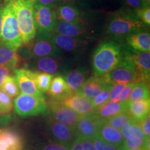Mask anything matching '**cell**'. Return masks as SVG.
I'll return each instance as SVG.
<instances>
[{
	"label": "cell",
	"instance_id": "6da1fadb",
	"mask_svg": "<svg viewBox=\"0 0 150 150\" xmlns=\"http://www.w3.org/2000/svg\"><path fill=\"white\" fill-rule=\"evenodd\" d=\"M125 54V50L113 41L99 45L91 57V65L95 76H102L110 72L120 63Z\"/></svg>",
	"mask_w": 150,
	"mask_h": 150
},
{
	"label": "cell",
	"instance_id": "7a4b0ae2",
	"mask_svg": "<svg viewBox=\"0 0 150 150\" xmlns=\"http://www.w3.org/2000/svg\"><path fill=\"white\" fill-rule=\"evenodd\" d=\"M147 26L138 19L135 11L129 8L121 9L108 16L106 31L114 37L126 36L129 33L145 29Z\"/></svg>",
	"mask_w": 150,
	"mask_h": 150
},
{
	"label": "cell",
	"instance_id": "3957f363",
	"mask_svg": "<svg viewBox=\"0 0 150 150\" xmlns=\"http://www.w3.org/2000/svg\"><path fill=\"white\" fill-rule=\"evenodd\" d=\"M13 6L22 43L28 44L36 35L34 8L31 0H8Z\"/></svg>",
	"mask_w": 150,
	"mask_h": 150
},
{
	"label": "cell",
	"instance_id": "277c9868",
	"mask_svg": "<svg viewBox=\"0 0 150 150\" xmlns=\"http://www.w3.org/2000/svg\"><path fill=\"white\" fill-rule=\"evenodd\" d=\"M0 41L11 47L18 50L22 46L21 35L13 6L8 0L3 2V18Z\"/></svg>",
	"mask_w": 150,
	"mask_h": 150
},
{
	"label": "cell",
	"instance_id": "5b68a950",
	"mask_svg": "<svg viewBox=\"0 0 150 150\" xmlns=\"http://www.w3.org/2000/svg\"><path fill=\"white\" fill-rule=\"evenodd\" d=\"M13 106L17 114L22 117L45 115L49 111L48 104L43 95L21 93L15 98Z\"/></svg>",
	"mask_w": 150,
	"mask_h": 150
},
{
	"label": "cell",
	"instance_id": "8992f818",
	"mask_svg": "<svg viewBox=\"0 0 150 150\" xmlns=\"http://www.w3.org/2000/svg\"><path fill=\"white\" fill-rule=\"evenodd\" d=\"M104 76L108 83L110 84L117 83L127 84L140 81L129 52H125L120 63L110 72L104 74Z\"/></svg>",
	"mask_w": 150,
	"mask_h": 150
},
{
	"label": "cell",
	"instance_id": "52a82bcc",
	"mask_svg": "<svg viewBox=\"0 0 150 150\" xmlns=\"http://www.w3.org/2000/svg\"><path fill=\"white\" fill-rule=\"evenodd\" d=\"M34 20L38 37L50 38L57 22L55 8L40 6L34 8Z\"/></svg>",
	"mask_w": 150,
	"mask_h": 150
},
{
	"label": "cell",
	"instance_id": "ba28073f",
	"mask_svg": "<svg viewBox=\"0 0 150 150\" xmlns=\"http://www.w3.org/2000/svg\"><path fill=\"white\" fill-rule=\"evenodd\" d=\"M48 108L52 119L74 129L78 120L81 116L75 110L60 102L50 100Z\"/></svg>",
	"mask_w": 150,
	"mask_h": 150
},
{
	"label": "cell",
	"instance_id": "9c48e42d",
	"mask_svg": "<svg viewBox=\"0 0 150 150\" xmlns=\"http://www.w3.org/2000/svg\"><path fill=\"white\" fill-rule=\"evenodd\" d=\"M48 133L54 142L63 144L69 147L77 137L74 128L56 122L52 117L48 123Z\"/></svg>",
	"mask_w": 150,
	"mask_h": 150
},
{
	"label": "cell",
	"instance_id": "30bf717a",
	"mask_svg": "<svg viewBox=\"0 0 150 150\" xmlns=\"http://www.w3.org/2000/svg\"><path fill=\"white\" fill-rule=\"evenodd\" d=\"M102 121L95 113L81 115L75 127L77 136L90 139L97 136Z\"/></svg>",
	"mask_w": 150,
	"mask_h": 150
},
{
	"label": "cell",
	"instance_id": "8fae6325",
	"mask_svg": "<svg viewBox=\"0 0 150 150\" xmlns=\"http://www.w3.org/2000/svg\"><path fill=\"white\" fill-rule=\"evenodd\" d=\"M15 76L19 89L22 93L41 96L42 94L38 91L35 82V71L27 69H16Z\"/></svg>",
	"mask_w": 150,
	"mask_h": 150
},
{
	"label": "cell",
	"instance_id": "7c38bea8",
	"mask_svg": "<svg viewBox=\"0 0 150 150\" xmlns=\"http://www.w3.org/2000/svg\"><path fill=\"white\" fill-rule=\"evenodd\" d=\"M50 38L38 37L37 40L30 42L32 45H30L29 49L32 56L39 59L42 57H56L59 55L61 50L56 47Z\"/></svg>",
	"mask_w": 150,
	"mask_h": 150
},
{
	"label": "cell",
	"instance_id": "4fadbf2b",
	"mask_svg": "<svg viewBox=\"0 0 150 150\" xmlns=\"http://www.w3.org/2000/svg\"><path fill=\"white\" fill-rule=\"evenodd\" d=\"M61 103L75 110L81 115L93 114L96 110L91 100L80 95L77 92L72 93Z\"/></svg>",
	"mask_w": 150,
	"mask_h": 150
},
{
	"label": "cell",
	"instance_id": "5bb4252c",
	"mask_svg": "<svg viewBox=\"0 0 150 150\" xmlns=\"http://www.w3.org/2000/svg\"><path fill=\"white\" fill-rule=\"evenodd\" d=\"M109 84L104 75L91 76L83 82L77 93L92 101Z\"/></svg>",
	"mask_w": 150,
	"mask_h": 150
},
{
	"label": "cell",
	"instance_id": "9a60e30c",
	"mask_svg": "<svg viewBox=\"0 0 150 150\" xmlns=\"http://www.w3.org/2000/svg\"><path fill=\"white\" fill-rule=\"evenodd\" d=\"M131 59L140 81L149 83L150 74V53L149 52H130Z\"/></svg>",
	"mask_w": 150,
	"mask_h": 150
},
{
	"label": "cell",
	"instance_id": "2e32d148",
	"mask_svg": "<svg viewBox=\"0 0 150 150\" xmlns=\"http://www.w3.org/2000/svg\"><path fill=\"white\" fill-rule=\"evenodd\" d=\"M24 140L13 129L0 128V150H23Z\"/></svg>",
	"mask_w": 150,
	"mask_h": 150
},
{
	"label": "cell",
	"instance_id": "e0dca14e",
	"mask_svg": "<svg viewBox=\"0 0 150 150\" xmlns=\"http://www.w3.org/2000/svg\"><path fill=\"white\" fill-rule=\"evenodd\" d=\"M50 39L60 50L68 52H76L87 43V41L81 39L80 37H72L55 33H52Z\"/></svg>",
	"mask_w": 150,
	"mask_h": 150
},
{
	"label": "cell",
	"instance_id": "ac0fdd59",
	"mask_svg": "<svg viewBox=\"0 0 150 150\" xmlns=\"http://www.w3.org/2000/svg\"><path fill=\"white\" fill-rule=\"evenodd\" d=\"M125 40L134 52H150V33L145 29L129 33L125 36Z\"/></svg>",
	"mask_w": 150,
	"mask_h": 150
},
{
	"label": "cell",
	"instance_id": "d6986e66",
	"mask_svg": "<svg viewBox=\"0 0 150 150\" xmlns=\"http://www.w3.org/2000/svg\"><path fill=\"white\" fill-rule=\"evenodd\" d=\"M47 92L50 100L60 102H63L72 93L66 83L64 77L61 75L54 76Z\"/></svg>",
	"mask_w": 150,
	"mask_h": 150
},
{
	"label": "cell",
	"instance_id": "ffe728a7",
	"mask_svg": "<svg viewBox=\"0 0 150 150\" xmlns=\"http://www.w3.org/2000/svg\"><path fill=\"white\" fill-rule=\"evenodd\" d=\"M57 20L70 23H83V16L74 4H65L55 7Z\"/></svg>",
	"mask_w": 150,
	"mask_h": 150
},
{
	"label": "cell",
	"instance_id": "44dd1931",
	"mask_svg": "<svg viewBox=\"0 0 150 150\" xmlns=\"http://www.w3.org/2000/svg\"><path fill=\"white\" fill-rule=\"evenodd\" d=\"M127 110L133 120L140 123L148 115H149V99L128 102Z\"/></svg>",
	"mask_w": 150,
	"mask_h": 150
},
{
	"label": "cell",
	"instance_id": "7402d4cb",
	"mask_svg": "<svg viewBox=\"0 0 150 150\" xmlns=\"http://www.w3.org/2000/svg\"><path fill=\"white\" fill-rule=\"evenodd\" d=\"M88 31V28L84 23H70L57 20L54 29L55 33L69 35L72 37H81L86 35Z\"/></svg>",
	"mask_w": 150,
	"mask_h": 150
},
{
	"label": "cell",
	"instance_id": "603a6c76",
	"mask_svg": "<svg viewBox=\"0 0 150 150\" xmlns=\"http://www.w3.org/2000/svg\"><path fill=\"white\" fill-rule=\"evenodd\" d=\"M127 102L107 101L102 106L96 108L95 114L99 119L102 120H105L108 118L127 110Z\"/></svg>",
	"mask_w": 150,
	"mask_h": 150
},
{
	"label": "cell",
	"instance_id": "cb8c5ba5",
	"mask_svg": "<svg viewBox=\"0 0 150 150\" xmlns=\"http://www.w3.org/2000/svg\"><path fill=\"white\" fill-rule=\"evenodd\" d=\"M97 136L104 141L115 145V147H120L125 140L119 129H116L102 121L99 127Z\"/></svg>",
	"mask_w": 150,
	"mask_h": 150
},
{
	"label": "cell",
	"instance_id": "d4e9b609",
	"mask_svg": "<svg viewBox=\"0 0 150 150\" xmlns=\"http://www.w3.org/2000/svg\"><path fill=\"white\" fill-rule=\"evenodd\" d=\"M20 62V56L17 53V50L0 41V66L8 65L16 70Z\"/></svg>",
	"mask_w": 150,
	"mask_h": 150
},
{
	"label": "cell",
	"instance_id": "484cf974",
	"mask_svg": "<svg viewBox=\"0 0 150 150\" xmlns=\"http://www.w3.org/2000/svg\"><path fill=\"white\" fill-rule=\"evenodd\" d=\"M87 71L84 68H76L67 72L64 77L69 88L72 93L77 92L86 81Z\"/></svg>",
	"mask_w": 150,
	"mask_h": 150
},
{
	"label": "cell",
	"instance_id": "4316f807",
	"mask_svg": "<svg viewBox=\"0 0 150 150\" xmlns=\"http://www.w3.org/2000/svg\"><path fill=\"white\" fill-rule=\"evenodd\" d=\"M34 67L39 72L54 75L59 72L61 65L55 57H42L36 59Z\"/></svg>",
	"mask_w": 150,
	"mask_h": 150
},
{
	"label": "cell",
	"instance_id": "83f0119b",
	"mask_svg": "<svg viewBox=\"0 0 150 150\" xmlns=\"http://www.w3.org/2000/svg\"><path fill=\"white\" fill-rule=\"evenodd\" d=\"M145 99H149V89L148 83L144 81H137L131 91L128 102Z\"/></svg>",
	"mask_w": 150,
	"mask_h": 150
},
{
	"label": "cell",
	"instance_id": "f1b7e54d",
	"mask_svg": "<svg viewBox=\"0 0 150 150\" xmlns=\"http://www.w3.org/2000/svg\"><path fill=\"white\" fill-rule=\"evenodd\" d=\"M54 76L45 72L35 71V82L38 90L41 93H46L50 88Z\"/></svg>",
	"mask_w": 150,
	"mask_h": 150
},
{
	"label": "cell",
	"instance_id": "f546056e",
	"mask_svg": "<svg viewBox=\"0 0 150 150\" xmlns=\"http://www.w3.org/2000/svg\"><path fill=\"white\" fill-rule=\"evenodd\" d=\"M1 88L8 94L12 99L16 98L20 94V91L16 79L11 75H9L5 79L3 83L1 84Z\"/></svg>",
	"mask_w": 150,
	"mask_h": 150
},
{
	"label": "cell",
	"instance_id": "4dcf8cb0",
	"mask_svg": "<svg viewBox=\"0 0 150 150\" xmlns=\"http://www.w3.org/2000/svg\"><path fill=\"white\" fill-rule=\"evenodd\" d=\"M14 106L13 99L0 88V115H8L12 112Z\"/></svg>",
	"mask_w": 150,
	"mask_h": 150
},
{
	"label": "cell",
	"instance_id": "1f68e13d",
	"mask_svg": "<svg viewBox=\"0 0 150 150\" xmlns=\"http://www.w3.org/2000/svg\"><path fill=\"white\" fill-rule=\"evenodd\" d=\"M130 117V115H129L127 110H125V111L122 112L120 113H118L117 115L103 121L107 125L113 127V128L116 129H120L124 123Z\"/></svg>",
	"mask_w": 150,
	"mask_h": 150
},
{
	"label": "cell",
	"instance_id": "d6a6232c",
	"mask_svg": "<svg viewBox=\"0 0 150 150\" xmlns=\"http://www.w3.org/2000/svg\"><path fill=\"white\" fill-rule=\"evenodd\" d=\"M146 140V139H145ZM145 140H142L138 137H133L131 139H125L120 147H118L119 150H125L129 149H136V148H143Z\"/></svg>",
	"mask_w": 150,
	"mask_h": 150
},
{
	"label": "cell",
	"instance_id": "836d02e7",
	"mask_svg": "<svg viewBox=\"0 0 150 150\" xmlns=\"http://www.w3.org/2000/svg\"><path fill=\"white\" fill-rule=\"evenodd\" d=\"M111 86L112 84H109V85L106 86L97 96L95 97L92 100V103H93V104L95 108H97L99 106H102L103 104H104L105 102H106L109 99L110 91Z\"/></svg>",
	"mask_w": 150,
	"mask_h": 150
},
{
	"label": "cell",
	"instance_id": "e575fe53",
	"mask_svg": "<svg viewBox=\"0 0 150 150\" xmlns=\"http://www.w3.org/2000/svg\"><path fill=\"white\" fill-rule=\"evenodd\" d=\"M135 13L140 20L143 22L147 27L150 24V6H142L135 11Z\"/></svg>",
	"mask_w": 150,
	"mask_h": 150
},
{
	"label": "cell",
	"instance_id": "d590c367",
	"mask_svg": "<svg viewBox=\"0 0 150 150\" xmlns=\"http://www.w3.org/2000/svg\"><path fill=\"white\" fill-rule=\"evenodd\" d=\"M91 140L97 150H118V147L104 141L97 136L94 137Z\"/></svg>",
	"mask_w": 150,
	"mask_h": 150
},
{
	"label": "cell",
	"instance_id": "8d00e7d4",
	"mask_svg": "<svg viewBox=\"0 0 150 150\" xmlns=\"http://www.w3.org/2000/svg\"><path fill=\"white\" fill-rule=\"evenodd\" d=\"M126 83H117L112 84L111 88L110 91V95H109V101L112 102H118V97L120 93L122 91L124 88L126 86Z\"/></svg>",
	"mask_w": 150,
	"mask_h": 150
},
{
	"label": "cell",
	"instance_id": "74e56055",
	"mask_svg": "<svg viewBox=\"0 0 150 150\" xmlns=\"http://www.w3.org/2000/svg\"><path fill=\"white\" fill-rule=\"evenodd\" d=\"M133 122L134 120L130 117L124 123V125L121 127L122 135L125 139H131L133 137H134L132 128Z\"/></svg>",
	"mask_w": 150,
	"mask_h": 150
},
{
	"label": "cell",
	"instance_id": "f35d334b",
	"mask_svg": "<svg viewBox=\"0 0 150 150\" xmlns=\"http://www.w3.org/2000/svg\"><path fill=\"white\" fill-rule=\"evenodd\" d=\"M136 82H132V83H127L124 89L122 91L120 95H119L118 97V102H128L129 97L130 96V94L132 91L133 88Z\"/></svg>",
	"mask_w": 150,
	"mask_h": 150
},
{
	"label": "cell",
	"instance_id": "ab89813d",
	"mask_svg": "<svg viewBox=\"0 0 150 150\" xmlns=\"http://www.w3.org/2000/svg\"><path fill=\"white\" fill-rule=\"evenodd\" d=\"M58 0H35L33 3V8H36L40 6H50L55 8L57 6Z\"/></svg>",
	"mask_w": 150,
	"mask_h": 150
},
{
	"label": "cell",
	"instance_id": "60d3db41",
	"mask_svg": "<svg viewBox=\"0 0 150 150\" xmlns=\"http://www.w3.org/2000/svg\"><path fill=\"white\" fill-rule=\"evenodd\" d=\"M15 70H14L12 67L8 65L0 66V88H1V84L3 83L5 79L9 76L11 72H14Z\"/></svg>",
	"mask_w": 150,
	"mask_h": 150
},
{
	"label": "cell",
	"instance_id": "b9f144b4",
	"mask_svg": "<svg viewBox=\"0 0 150 150\" xmlns=\"http://www.w3.org/2000/svg\"><path fill=\"white\" fill-rule=\"evenodd\" d=\"M41 150H70V147L59 142H50L45 145Z\"/></svg>",
	"mask_w": 150,
	"mask_h": 150
},
{
	"label": "cell",
	"instance_id": "7bdbcfd3",
	"mask_svg": "<svg viewBox=\"0 0 150 150\" xmlns=\"http://www.w3.org/2000/svg\"><path fill=\"white\" fill-rule=\"evenodd\" d=\"M133 133H134V136L136 137H138V138H141L142 140H145L147 137L145 136L143 131H142L141 125H140V122H135L134 120L133 122Z\"/></svg>",
	"mask_w": 150,
	"mask_h": 150
},
{
	"label": "cell",
	"instance_id": "ee69618b",
	"mask_svg": "<svg viewBox=\"0 0 150 150\" xmlns=\"http://www.w3.org/2000/svg\"><path fill=\"white\" fill-rule=\"evenodd\" d=\"M123 1L127 8L134 11L143 6L141 0H123Z\"/></svg>",
	"mask_w": 150,
	"mask_h": 150
},
{
	"label": "cell",
	"instance_id": "f6af8a7d",
	"mask_svg": "<svg viewBox=\"0 0 150 150\" xmlns=\"http://www.w3.org/2000/svg\"><path fill=\"white\" fill-rule=\"evenodd\" d=\"M142 131L146 137H149L150 135V116L148 115L145 119L140 122Z\"/></svg>",
	"mask_w": 150,
	"mask_h": 150
},
{
	"label": "cell",
	"instance_id": "bcb514c9",
	"mask_svg": "<svg viewBox=\"0 0 150 150\" xmlns=\"http://www.w3.org/2000/svg\"><path fill=\"white\" fill-rule=\"evenodd\" d=\"M79 138L81 139V141L83 150H97L95 149L93 142L91 139H90V138H81V137H79Z\"/></svg>",
	"mask_w": 150,
	"mask_h": 150
},
{
	"label": "cell",
	"instance_id": "7dc6e473",
	"mask_svg": "<svg viewBox=\"0 0 150 150\" xmlns=\"http://www.w3.org/2000/svg\"><path fill=\"white\" fill-rule=\"evenodd\" d=\"M70 150H83L79 137H76L74 141L72 142V143L71 144L70 147Z\"/></svg>",
	"mask_w": 150,
	"mask_h": 150
},
{
	"label": "cell",
	"instance_id": "c3c4849f",
	"mask_svg": "<svg viewBox=\"0 0 150 150\" xmlns=\"http://www.w3.org/2000/svg\"><path fill=\"white\" fill-rule=\"evenodd\" d=\"M78 1H79V0H58L57 6L65 4H74Z\"/></svg>",
	"mask_w": 150,
	"mask_h": 150
},
{
	"label": "cell",
	"instance_id": "681fc988",
	"mask_svg": "<svg viewBox=\"0 0 150 150\" xmlns=\"http://www.w3.org/2000/svg\"><path fill=\"white\" fill-rule=\"evenodd\" d=\"M2 18H3V4L0 6V35H1V25H2Z\"/></svg>",
	"mask_w": 150,
	"mask_h": 150
},
{
	"label": "cell",
	"instance_id": "f907efd6",
	"mask_svg": "<svg viewBox=\"0 0 150 150\" xmlns=\"http://www.w3.org/2000/svg\"><path fill=\"white\" fill-rule=\"evenodd\" d=\"M141 1L143 6H147L150 5V0H141Z\"/></svg>",
	"mask_w": 150,
	"mask_h": 150
},
{
	"label": "cell",
	"instance_id": "816d5d0a",
	"mask_svg": "<svg viewBox=\"0 0 150 150\" xmlns=\"http://www.w3.org/2000/svg\"><path fill=\"white\" fill-rule=\"evenodd\" d=\"M125 150H145L143 148H136V149H125Z\"/></svg>",
	"mask_w": 150,
	"mask_h": 150
},
{
	"label": "cell",
	"instance_id": "f5cc1de1",
	"mask_svg": "<svg viewBox=\"0 0 150 150\" xmlns=\"http://www.w3.org/2000/svg\"><path fill=\"white\" fill-rule=\"evenodd\" d=\"M4 0H0V6L3 4V2H4Z\"/></svg>",
	"mask_w": 150,
	"mask_h": 150
},
{
	"label": "cell",
	"instance_id": "db71d44e",
	"mask_svg": "<svg viewBox=\"0 0 150 150\" xmlns=\"http://www.w3.org/2000/svg\"><path fill=\"white\" fill-rule=\"evenodd\" d=\"M31 1H32V3H33V1H35V0H31Z\"/></svg>",
	"mask_w": 150,
	"mask_h": 150
},
{
	"label": "cell",
	"instance_id": "11a10c76",
	"mask_svg": "<svg viewBox=\"0 0 150 150\" xmlns=\"http://www.w3.org/2000/svg\"><path fill=\"white\" fill-rule=\"evenodd\" d=\"M118 150H119V149H118Z\"/></svg>",
	"mask_w": 150,
	"mask_h": 150
}]
</instances>
